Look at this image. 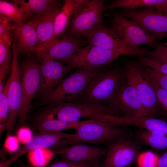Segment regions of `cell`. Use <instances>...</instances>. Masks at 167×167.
Here are the masks:
<instances>
[{
    "instance_id": "cell-16",
    "label": "cell",
    "mask_w": 167,
    "mask_h": 167,
    "mask_svg": "<svg viewBox=\"0 0 167 167\" xmlns=\"http://www.w3.org/2000/svg\"><path fill=\"white\" fill-rule=\"evenodd\" d=\"M41 82L38 91L44 96L49 95L72 68L50 58L44 59L39 64Z\"/></svg>"
},
{
    "instance_id": "cell-19",
    "label": "cell",
    "mask_w": 167,
    "mask_h": 167,
    "mask_svg": "<svg viewBox=\"0 0 167 167\" xmlns=\"http://www.w3.org/2000/svg\"><path fill=\"white\" fill-rule=\"evenodd\" d=\"M14 33L18 54L33 51L37 45L38 37L36 29L32 20L24 23H10Z\"/></svg>"
},
{
    "instance_id": "cell-7",
    "label": "cell",
    "mask_w": 167,
    "mask_h": 167,
    "mask_svg": "<svg viewBox=\"0 0 167 167\" xmlns=\"http://www.w3.org/2000/svg\"><path fill=\"white\" fill-rule=\"evenodd\" d=\"M105 159L99 167H132L141 153L143 144L126 137L105 143Z\"/></svg>"
},
{
    "instance_id": "cell-24",
    "label": "cell",
    "mask_w": 167,
    "mask_h": 167,
    "mask_svg": "<svg viewBox=\"0 0 167 167\" xmlns=\"http://www.w3.org/2000/svg\"><path fill=\"white\" fill-rule=\"evenodd\" d=\"M137 140L152 148L162 150L167 149V133L163 131L140 130L136 133Z\"/></svg>"
},
{
    "instance_id": "cell-41",
    "label": "cell",
    "mask_w": 167,
    "mask_h": 167,
    "mask_svg": "<svg viewBox=\"0 0 167 167\" xmlns=\"http://www.w3.org/2000/svg\"><path fill=\"white\" fill-rule=\"evenodd\" d=\"M156 167H167V151L159 157Z\"/></svg>"
},
{
    "instance_id": "cell-30",
    "label": "cell",
    "mask_w": 167,
    "mask_h": 167,
    "mask_svg": "<svg viewBox=\"0 0 167 167\" xmlns=\"http://www.w3.org/2000/svg\"><path fill=\"white\" fill-rule=\"evenodd\" d=\"M164 0H116L104 6L105 10L115 8L135 9L139 7L150 6L161 3Z\"/></svg>"
},
{
    "instance_id": "cell-20",
    "label": "cell",
    "mask_w": 167,
    "mask_h": 167,
    "mask_svg": "<svg viewBox=\"0 0 167 167\" xmlns=\"http://www.w3.org/2000/svg\"><path fill=\"white\" fill-rule=\"evenodd\" d=\"M102 120L119 126H131L148 131L167 133V122L151 116L119 117L106 115L103 116Z\"/></svg>"
},
{
    "instance_id": "cell-25",
    "label": "cell",
    "mask_w": 167,
    "mask_h": 167,
    "mask_svg": "<svg viewBox=\"0 0 167 167\" xmlns=\"http://www.w3.org/2000/svg\"><path fill=\"white\" fill-rule=\"evenodd\" d=\"M84 121L69 122L56 119L40 118L36 126L39 132L62 131L75 128Z\"/></svg>"
},
{
    "instance_id": "cell-36",
    "label": "cell",
    "mask_w": 167,
    "mask_h": 167,
    "mask_svg": "<svg viewBox=\"0 0 167 167\" xmlns=\"http://www.w3.org/2000/svg\"><path fill=\"white\" fill-rule=\"evenodd\" d=\"M144 56L159 62L167 63V46L158 44L153 50L148 51Z\"/></svg>"
},
{
    "instance_id": "cell-37",
    "label": "cell",
    "mask_w": 167,
    "mask_h": 167,
    "mask_svg": "<svg viewBox=\"0 0 167 167\" xmlns=\"http://www.w3.org/2000/svg\"><path fill=\"white\" fill-rule=\"evenodd\" d=\"M10 23L0 15V40L6 41L12 44L13 35L11 32Z\"/></svg>"
},
{
    "instance_id": "cell-43",
    "label": "cell",
    "mask_w": 167,
    "mask_h": 167,
    "mask_svg": "<svg viewBox=\"0 0 167 167\" xmlns=\"http://www.w3.org/2000/svg\"></svg>"
},
{
    "instance_id": "cell-10",
    "label": "cell",
    "mask_w": 167,
    "mask_h": 167,
    "mask_svg": "<svg viewBox=\"0 0 167 167\" xmlns=\"http://www.w3.org/2000/svg\"><path fill=\"white\" fill-rule=\"evenodd\" d=\"M148 7L143 10L124 9L121 14L140 25L156 39L161 40L167 36V13Z\"/></svg>"
},
{
    "instance_id": "cell-23",
    "label": "cell",
    "mask_w": 167,
    "mask_h": 167,
    "mask_svg": "<svg viewBox=\"0 0 167 167\" xmlns=\"http://www.w3.org/2000/svg\"><path fill=\"white\" fill-rule=\"evenodd\" d=\"M11 2L20 7L31 19L45 11L59 2L55 0H29L26 2L22 0H13Z\"/></svg>"
},
{
    "instance_id": "cell-1",
    "label": "cell",
    "mask_w": 167,
    "mask_h": 167,
    "mask_svg": "<svg viewBox=\"0 0 167 167\" xmlns=\"http://www.w3.org/2000/svg\"><path fill=\"white\" fill-rule=\"evenodd\" d=\"M124 70L113 68L95 75L83 92L71 102L108 106L125 81Z\"/></svg>"
},
{
    "instance_id": "cell-39",
    "label": "cell",
    "mask_w": 167,
    "mask_h": 167,
    "mask_svg": "<svg viewBox=\"0 0 167 167\" xmlns=\"http://www.w3.org/2000/svg\"><path fill=\"white\" fill-rule=\"evenodd\" d=\"M17 135L19 142L25 144L32 137L31 130L26 127H23L20 128L18 131Z\"/></svg>"
},
{
    "instance_id": "cell-33",
    "label": "cell",
    "mask_w": 167,
    "mask_h": 167,
    "mask_svg": "<svg viewBox=\"0 0 167 167\" xmlns=\"http://www.w3.org/2000/svg\"><path fill=\"white\" fill-rule=\"evenodd\" d=\"M159 157L151 151L141 152L137 161L139 167H156Z\"/></svg>"
},
{
    "instance_id": "cell-5",
    "label": "cell",
    "mask_w": 167,
    "mask_h": 167,
    "mask_svg": "<svg viewBox=\"0 0 167 167\" xmlns=\"http://www.w3.org/2000/svg\"><path fill=\"white\" fill-rule=\"evenodd\" d=\"M105 115H110L107 106L71 102H63L50 107L42 114L46 118L56 119L69 122L78 121L84 117L91 119Z\"/></svg>"
},
{
    "instance_id": "cell-21",
    "label": "cell",
    "mask_w": 167,
    "mask_h": 167,
    "mask_svg": "<svg viewBox=\"0 0 167 167\" xmlns=\"http://www.w3.org/2000/svg\"><path fill=\"white\" fill-rule=\"evenodd\" d=\"M86 0H66L56 15L54 21V33L52 37L44 44L36 46L37 49L45 48L67 29L74 14Z\"/></svg>"
},
{
    "instance_id": "cell-22",
    "label": "cell",
    "mask_w": 167,
    "mask_h": 167,
    "mask_svg": "<svg viewBox=\"0 0 167 167\" xmlns=\"http://www.w3.org/2000/svg\"><path fill=\"white\" fill-rule=\"evenodd\" d=\"M61 7L59 2L53 7L31 19L35 24L38 35V42L36 46L44 44L52 36L55 19Z\"/></svg>"
},
{
    "instance_id": "cell-35",
    "label": "cell",
    "mask_w": 167,
    "mask_h": 167,
    "mask_svg": "<svg viewBox=\"0 0 167 167\" xmlns=\"http://www.w3.org/2000/svg\"><path fill=\"white\" fill-rule=\"evenodd\" d=\"M101 164L100 161L90 162L79 163L63 159H58L47 167H99Z\"/></svg>"
},
{
    "instance_id": "cell-14",
    "label": "cell",
    "mask_w": 167,
    "mask_h": 167,
    "mask_svg": "<svg viewBox=\"0 0 167 167\" xmlns=\"http://www.w3.org/2000/svg\"><path fill=\"white\" fill-rule=\"evenodd\" d=\"M13 52L11 65V81L8 92L9 113L6 136L11 133L15 119L20 116L22 108V92L19 69L18 62V53L15 42L11 46Z\"/></svg>"
},
{
    "instance_id": "cell-8",
    "label": "cell",
    "mask_w": 167,
    "mask_h": 167,
    "mask_svg": "<svg viewBox=\"0 0 167 167\" xmlns=\"http://www.w3.org/2000/svg\"><path fill=\"white\" fill-rule=\"evenodd\" d=\"M86 37L88 44L122 52L126 55L144 56L149 50L147 47L134 48L129 46L114 28L103 23L96 27Z\"/></svg>"
},
{
    "instance_id": "cell-42",
    "label": "cell",
    "mask_w": 167,
    "mask_h": 167,
    "mask_svg": "<svg viewBox=\"0 0 167 167\" xmlns=\"http://www.w3.org/2000/svg\"><path fill=\"white\" fill-rule=\"evenodd\" d=\"M19 167H28L26 165H23L20 166Z\"/></svg>"
},
{
    "instance_id": "cell-28",
    "label": "cell",
    "mask_w": 167,
    "mask_h": 167,
    "mask_svg": "<svg viewBox=\"0 0 167 167\" xmlns=\"http://www.w3.org/2000/svg\"><path fill=\"white\" fill-rule=\"evenodd\" d=\"M11 81V76L5 83L2 91L0 93V136L7 129L9 113L8 92Z\"/></svg>"
},
{
    "instance_id": "cell-38",
    "label": "cell",
    "mask_w": 167,
    "mask_h": 167,
    "mask_svg": "<svg viewBox=\"0 0 167 167\" xmlns=\"http://www.w3.org/2000/svg\"><path fill=\"white\" fill-rule=\"evenodd\" d=\"M19 142L17 137L9 135L5 139L4 146L9 152H15L19 149Z\"/></svg>"
},
{
    "instance_id": "cell-12",
    "label": "cell",
    "mask_w": 167,
    "mask_h": 167,
    "mask_svg": "<svg viewBox=\"0 0 167 167\" xmlns=\"http://www.w3.org/2000/svg\"><path fill=\"white\" fill-rule=\"evenodd\" d=\"M107 106L109 115L147 116L135 89L126 81L121 87L114 99Z\"/></svg>"
},
{
    "instance_id": "cell-4",
    "label": "cell",
    "mask_w": 167,
    "mask_h": 167,
    "mask_svg": "<svg viewBox=\"0 0 167 167\" xmlns=\"http://www.w3.org/2000/svg\"><path fill=\"white\" fill-rule=\"evenodd\" d=\"M105 1L86 0L71 18L66 35L80 38L86 37L96 27L102 24Z\"/></svg>"
},
{
    "instance_id": "cell-9",
    "label": "cell",
    "mask_w": 167,
    "mask_h": 167,
    "mask_svg": "<svg viewBox=\"0 0 167 167\" xmlns=\"http://www.w3.org/2000/svg\"><path fill=\"white\" fill-rule=\"evenodd\" d=\"M122 54H125L122 52L88 44L80 48L71 57L63 60V62L72 68L99 67L111 64Z\"/></svg>"
},
{
    "instance_id": "cell-11",
    "label": "cell",
    "mask_w": 167,
    "mask_h": 167,
    "mask_svg": "<svg viewBox=\"0 0 167 167\" xmlns=\"http://www.w3.org/2000/svg\"><path fill=\"white\" fill-rule=\"evenodd\" d=\"M19 72L22 92V101L19 122L24 124L31 107V101L39 89L41 77L39 64L36 61L28 59L22 64Z\"/></svg>"
},
{
    "instance_id": "cell-3",
    "label": "cell",
    "mask_w": 167,
    "mask_h": 167,
    "mask_svg": "<svg viewBox=\"0 0 167 167\" xmlns=\"http://www.w3.org/2000/svg\"><path fill=\"white\" fill-rule=\"evenodd\" d=\"M103 71L102 67L77 68L49 95L44 96L42 103L50 107L62 103L72 102L83 92L92 78Z\"/></svg>"
},
{
    "instance_id": "cell-34",
    "label": "cell",
    "mask_w": 167,
    "mask_h": 167,
    "mask_svg": "<svg viewBox=\"0 0 167 167\" xmlns=\"http://www.w3.org/2000/svg\"><path fill=\"white\" fill-rule=\"evenodd\" d=\"M136 63L139 65L151 68L157 72L167 74V63L159 62L144 56L138 57Z\"/></svg>"
},
{
    "instance_id": "cell-31",
    "label": "cell",
    "mask_w": 167,
    "mask_h": 167,
    "mask_svg": "<svg viewBox=\"0 0 167 167\" xmlns=\"http://www.w3.org/2000/svg\"><path fill=\"white\" fill-rule=\"evenodd\" d=\"M142 74L155 92L161 113L167 116V91L160 87L151 78Z\"/></svg>"
},
{
    "instance_id": "cell-27",
    "label": "cell",
    "mask_w": 167,
    "mask_h": 167,
    "mask_svg": "<svg viewBox=\"0 0 167 167\" xmlns=\"http://www.w3.org/2000/svg\"><path fill=\"white\" fill-rule=\"evenodd\" d=\"M11 44L0 40V92L3 88L4 81L10 71L11 65L10 47Z\"/></svg>"
},
{
    "instance_id": "cell-13",
    "label": "cell",
    "mask_w": 167,
    "mask_h": 167,
    "mask_svg": "<svg viewBox=\"0 0 167 167\" xmlns=\"http://www.w3.org/2000/svg\"><path fill=\"white\" fill-rule=\"evenodd\" d=\"M118 32L124 43L134 48L145 45L150 47L157 45L156 40L140 25L121 14H116L112 21V26Z\"/></svg>"
},
{
    "instance_id": "cell-29",
    "label": "cell",
    "mask_w": 167,
    "mask_h": 167,
    "mask_svg": "<svg viewBox=\"0 0 167 167\" xmlns=\"http://www.w3.org/2000/svg\"><path fill=\"white\" fill-rule=\"evenodd\" d=\"M54 150L42 148L35 149L28 152V159L34 167H44L47 165L54 156Z\"/></svg>"
},
{
    "instance_id": "cell-2",
    "label": "cell",
    "mask_w": 167,
    "mask_h": 167,
    "mask_svg": "<svg viewBox=\"0 0 167 167\" xmlns=\"http://www.w3.org/2000/svg\"><path fill=\"white\" fill-rule=\"evenodd\" d=\"M75 130L71 136L60 141L52 147L54 150L75 143L99 145L127 137L126 131L120 126L95 119L84 121Z\"/></svg>"
},
{
    "instance_id": "cell-32",
    "label": "cell",
    "mask_w": 167,
    "mask_h": 167,
    "mask_svg": "<svg viewBox=\"0 0 167 167\" xmlns=\"http://www.w3.org/2000/svg\"><path fill=\"white\" fill-rule=\"evenodd\" d=\"M139 66L143 74L151 78L160 87L167 91V74L157 72L149 67Z\"/></svg>"
},
{
    "instance_id": "cell-40",
    "label": "cell",
    "mask_w": 167,
    "mask_h": 167,
    "mask_svg": "<svg viewBox=\"0 0 167 167\" xmlns=\"http://www.w3.org/2000/svg\"><path fill=\"white\" fill-rule=\"evenodd\" d=\"M152 7L157 11L167 13V0H164L162 2Z\"/></svg>"
},
{
    "instance_id": "cell-15",
    "label": "cell",
    "mask_w": 167,
    "mask_h": 167,
    "mask_svg": "<svg viewBox=\"0 0 167 167\" xmlns=\"http://www.w3.org/2000/svg\"><path fill=\"white\" fill-rule=\"evenodd\" d=\"M88 44L87 40L65 35L59 36L47 47L34 50L39 58L64 60L73 56L83 46Z\"/></svg>"
},
{
    "instance_id": "cell-26",
    "label": "cell",
    "mask_w": 167,
    "mask_h": 167,
    "mask_svg": "<svg viewBox=\"0 0 167 167\" xmlns=\"http://www.w3.org/2000/svg\"><path fill=\"white\" fill-rule=\"evenodd\" d=\"M0 15L9 22L23 23L29 17L17 5L5 1L0 0Z\"/></svg>"
},
{
    "instance_id": "cell-6",
    "label": "cell",
    "mask_w": 167,
    "mask_h": 167,
    "mask_svg": "<svg viewBox=\"0 0 167 167\" xmlns=\"http://www.w3.org/2000/svg\"><path fill=\"white\" fill-rule=\"evenodd\" d=\"M123 70L127 82L135 89L147 116L154 117L161 113L155 92L143 76L139 65L127 62Z\"/></svg>"
},
{
    "instance_id": "cell-18",
    "label": "cell",
    "mask_w": 167,
    "mask_h": 167,
    "mask_svg": "<svg viewBox=\"0 0 167 167\" xmlns=\"http://www.w3.org/2000/svg\"><path fill=\"white\" fill-rule=\"evenodd\" d=\"M107 148L98 147L81 143H74L60 150L54 151L60 154L62 159L79 163H86L100 161L106 155Z\"/></svg>"
},
{
    "instance_id": "cell-17",
    "label": "cell",
    "mask_w": 167,
    "mask_h": 167,
    "mask_svg": "<svg viewBox=\"0 0 167 167\" xmlns=\"http://www.w3.org/2000/svg\"><path fill=\"white\" fill-rule=\"evenodd\" d=\"M10 158L0 163V167H8L18 158L31 151L39 148H52L60 141L71 136L62 131L39 132Z\"/></svg>"
}]
</instances>
